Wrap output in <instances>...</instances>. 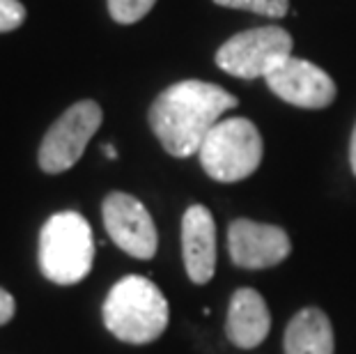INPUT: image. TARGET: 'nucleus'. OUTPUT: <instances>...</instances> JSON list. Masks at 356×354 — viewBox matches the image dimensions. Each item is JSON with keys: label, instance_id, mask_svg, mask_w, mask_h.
I'll use <instances>...</instances> for the list:
<instances>
[{"label": "nucleus", "instance_id": "nucleus-1", "mask_svg": "<svg viewBox=\"0 0 356 354\" xmlns=\"http://www.w3.org/2000/svg\"><path fill=\"white\" fill-rule=\"evenodd\" d=\"M237 106V97L207 81H179L165 88L149 108V127L172 156H191L225 111Z\"/></svg>", "mask_w": 356, "mask_h": 354}, {"label": "nucleus", "instance_id": "nucleus-2", "mask_svg": "<svg viewBox=\"0 0 356 354\" xmlns=\"http://www.w3.org/2000/svg\"><path fill=\"white\" fill-rule=\"evenodd\" d=\"M104 325L118 341L145 345L168 327V301L145 276L129 274L113 285L104 301Z\"/></svg>", "mask_w": 356, "mask_h": 354}, {"label": "nucleus", "instance_id": "nucleus-3", "mask_svg": "<svg viewBox=\"0 0 356 354\" xmlns=\"http://www.w3.org/2000/svg\"><path fill=\"white\" fill-rule=\"evenodd\" d=\"M95 262V237L79 212L53 214L40 232V269L51 283L74 285L90 274Z\"/></svg>", "mask_w": 356, "mask_h": 354}, {"label": "nucleus", "instance_id": "nucleus-4", "mask_svg": "<svg viewBox=\"0 0 356 354\" xmlns=\"http://www.w3.org/2000/svg\"><path fill=\"white\" fill-rule=\"evenodd\" d=\"M262 136L246 118L218 120L198 150L204 172L216 182H239L253 175L262 161Z\"/></svg>", "mask_w": 356, "mask_h": 354}, {"label": "nucleus", "instance_id": "nucleus-5", "mask_svg": "<svg viewBox=\"0 0 356 354\" xmlns=\"http://www.w3.org/2000/svg\"><path fill=\"white\" fill-rule=\"evenodd\" d=\"M290 56V33L280 26H264L232 35L216 51V65L237 79H267Z\"/></svg>", "mask_w": 356, "mask_h": 354}, {"label": "nucleus", "instance_id": "nucleus-6", "mask_svg": "<svg viewBox=\"0 0 356 354\" xmlns=\"http://www.w3.org/2000/svg\"><path fill=\"white\" fill-rule=\"evenodd\" d=\"M102 106L92 99L76 102L67 108L44 136L40 145V168L49 175L70 170L86 152L90 138L102 127Z\"/></svg>", "mask_w": 356, "mask_h": 354}, {"label": "nucleus", "instance_id": "nucleus-7", "mask_svg": "<svg viewBox=\"0 0 356 354\" xmlns=\"http://www.w3.org/2000/svg\"><path fill=\"white\" fill-rule=\"evenodd\" d=\"M102 214L108 237L124 253L138 260L154 258L159 246L156 225L138 198L122 191H113L104 198Z\"/></svg>", "mask_w": 356, "mask_h": 354}, {"label": "nucleus", "instance_id": "nucleus-8", "mask_svg": "<svg viewBox=\"0 0 356 354\" xmlns=\"http://www.w3.org/2000/svg\"><path fill=\"white\" fill-rule=\"evenodd\" d=\"M264 81L276 97L299 108H327L336 99V83L329 74L294 56L287 58Z\"/></svg>", "mask_w": 356, "mask_h": 354}, {"label": "nucleus", "instance_id": "nucleus-9", "mask_svg": "<svg viewBox=\"0 0 356 354\" xmlns=\"http://www.w3.org/2000/svg\"><path fill=\"white\" fill-rule=\"evenodd\" d=\"M230 258L237 267L267 269L280 265L292 251L290 237L283 228L237 218L228 228Z\"/></svg>", "mask_w": 356, "mask_h": 354}, {"label": "nucleus", "instance_id": "nucleus-10", "mask_svg": "<svg viewBox=\"0 0 356 354\" xmlns=\"http://www.w3.org/2000/svg\"><path fill=\"white\" fill-rule=\"evenodd\" d=\"M181 255L186 274L204 285L216 272V225L207 207L191 205L181 218Z\"/></svg>", "mask_w": 356, "mask_h": 354}, {"label": "nucleus", "instance_id": "nucleus-11", "mask_svg": "<svg viewBox=\"0 0 356 354\" xmlns=\"http://www.w3.org/2000/svg\"><path fill=\"white\" fill-rule=\"evenodd\" d=\"M271 329V315L267 301L253 288H241L232 295L228 318H225V334L230 343L241 350L257 348Z\"/></svg>", "mask_w": 356, "mask_h": 354}, {"label": "nucleus", "instance_id": "nucleus-12", "mask_svg": "<svg viewBox=\"0 0 356 354\" xmlns=\"http://www.w3.org/2000/svg\"><path fill=\"white\" fill-rule=\"evenodd\" d=\"M333 327L320 308H304L285 331V354H333Z\"/></svg>", "mask_w": 356, "mask_h": 354}, {"label": "nucleus", "instance_id": "nucleus-13", "mask_svg": "<svg viewBox=\"0 0 356 354\" xmlns=\"http://www.w3.org/2000/svg\"><path fill=\"white\" fill-rule=\"evenodd\" d=\"M221 7H232V10H246L253 14H262L269 19H280L285 17L290 10L287 0H214Z\"/></svg>", "mask_w": 356, "mask_h": 354}, {"label": "nucleus", "instance_id": "nucleus-14", "mask_svg": "<svg viewBox=\"0 0 356 354\" xmlns=\"http://www.w3.org/2000/svg\"><path fill=\"white\" fill-rule=\"evenodd\" d=\"M156 0H108V12L118 24H138L145 19Z\"/></svg>", "mask_w": 356, "mask_h": 354}, {"label": "nucleus", "instance_id": "nucleus-15", "mask_svg": "<svg viewBox=\"0 0 356 354\" xmlns=\"http://www.w3.org/2000/svg\"><path fill=\"white\" fill-rule=\"evenodd\" d=\"M26 21V7L19 0H0V33H12Z\"/></svg>", "mask_w": 356, "mask_h": 354}, {"label": "nucleus", "instance_id": "nucleus-16", "mask_svg": "<svg viewBox=\"0 0 356 354\" xmlns=\"http://www.w3.org/2000/svg\"><path fill=\"white\" fill-rule=\"evenodd\" d=\"M14 311H17L14 297L5 288H0V327L7 325V322L14 318Z\"/></svg>", "mask_w": 356, "mask_h": 354}, {"label": "nucleus", "instance_id": "nucleus-17", "mask_svg": "<svg viewBox=\"0 0 356 354\" xmlns=\"http://www.w3.org/2000/svg\"><path fill=\"white\" fill-rule=\"evenodd\" d=\"M350 163H352V170L356 175V127L352 131V143H350Z\"/></svg>", "mask_w": 356, "mask_h": 354}, {"label": "nucleus", "instance_id": "nucleus-18", "mask_svg": "<svg viewBox=\"0 0 356 354\" xmlns=\"http://www.w3.org/2000/svg\"><path fill=\"white\" fill-rule=\"evenodd\" d=\"M104 154L108 156V159H118V152H115V147H113L111 143H106V145H104Z\"/></svg>", "mask_w": 356, "mask_h": 354}]
</instances>
